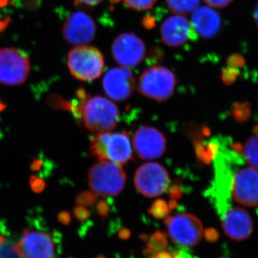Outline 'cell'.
<instances>
[{
  "label": "cell",
  "instance_id": "7c38bea8",
  "mask_svg": "<svg viewBox=\"0 0 258 258\" xmlns=\"http://www.w3.org/2000/svg\"><path fill=\"white\" fill-rule=\"evenodd\" d=\"M133 145L140 159L149 160L162 157L166 151V141L157 128L142 126L134 134Z\"/></svg>",
  "mask_w": 258,
  "mask_h": 258
},
{
  "label": "cell",
  "instance_id": "1f68e13d",
  "mask_svg": "<svg viewBox=\"0 0 258 258\" xmlns=\"http://www.w3.org/2000/svg\"><path fill=\"white\" fill-rule=\"evenodd\" d=\"M205 237L209 242H215L218 240L219 233L215 229L209 228L205 231Z\"/></svg>",
  "mask_w": 258,
  "mask_h": 258
},
{
  "label": "cell",
  "instance_id": "4dcf8cb0",
  "mask_svg": "<svg viewBox=\"0 0 258 258\" xmlns=\"http://www.w3.org/2000/svg\"><path fill=\"white\" fill-rule=\"evenodd\" d=\"M205 3L212 8H223L230 4L233 0H204Z\"/></svg>",
  "mask_w": 258,
  "mask_h": 258
},
{
  "label": "cell",
  "instance_id": "8d00e7d4",
  "mask_svg": "<svg viewBox=\"0 0 258 258\" xmlns=\"http://www.w3.org/2000/svg\"><path fill=\"white\" fill-rule=\"evenodd\" d=\"M10 22H11V18L9 16H6L3 19H0V32L4 31L5 29L8 28Z\"/></svg>",
  "mask_w": 258,
  "mask_h": 258
},
{
  "label": "cell",
  "instance_id": "52a82bcc",
  "mask_svg": "<svg viewBox=\"0 0 258 258\" xmlns=\"http://www.w3.org/2000/svg\"><path fill=\"white\" fill-rule=\"evenodd\" d=\"M164 223L167 227L171 240L179 247H194L202 240L203 235L202 222L191 214L166 216Z\"/></svg>",
  "mask_w": 258,
  "mask_h": 258
},
{
  "label": "cell",
  "instance_id": "d4e9b609",
  "mask_svg": "<svg viewBox=\"0 0 258 258\" xmlns=\"http://www.w3.org/2000/svg\"><path fill=\"white\" fill-rule=\"evenodd\" d=\"M76 203L83 207H91L97 201L96 194L91 191H83L76 198Z\"/></svg>",
  "mask_w": 258,
  "mask_h": 258
},
{
  "label": "cell",
  "instance_id": "9c48e42d",
  "mask_svg": "<svg viewBox=\"0 0 258 258\" xmlns=\"http://www.w3.org/2000/svg\"><path fill=\"white\" fill-rule=\"evenodd\" d=\"M134 184L139 193L155 198L165 192L169 184V176L164 166L157 163H147L137 169Z\"/></svg>",
  "mask_w": 258,
  "mask_h": 258
},
{
  "label": "cell",
  "instance_id": "b9f144b4",
  "mask_svg": "<svg viewBox=\"0 0 258 258\" xmlns=\"http://www.w3.org/2000/svg\"><path fill=\"white\" fill-rule=\"evenodd\" d=\"M254 20L258 26V4L256 6L255 9L254 10Z\"/></svg>",
  "mask_w": 258,
  "mask_h": 258
},
{
  "label": "cell",
  "instance_id": "4316f807",
  "mask_svg": "<svg viewBox=\"0 0 258 258\" xmlns=\"http://www.w3.org/2000/svg\"><path fill=\"white\" fill-rule=\"evenodd\" d=\"M244 64H245V60H244V57L239 54H233L227 59L228 66L235 68V69H240L243 67Z\"/></svg>",
  "mask_w": 258,
  "mask_h": 258
},
{
  "label": "cell",
  "instance_id": "7a4b0ae2",
  "mask_svg": "<svg viewBox=\"0 0 258 258\" xmlns=\"http://www.w3.org/2000/svg\"><path fill=\"white\" fill-rule=\"evenodd\" d=\"M88 184L93 192L102 197L117 196L125 184L124 171L119 164L110 161H100L88 172Z\"/></svg>",
  "mask_w": 258,
  "mask_h": 258
},
{
  "label": "cell",
  "instance_id": "8fae6325",
  "mask_svg": "<svg viewBox=\"0 0 258 258\" xmlns=\"http://www.w3.org/2000/svg\"><path fill=\"white\" fill-rule=\"evenodd\" d=\"M114 60L123 67H134L143 60L146 54L144 42L133 33H123L116 37L111 47Z\"/></svg>",
  "mask_w": 258,
  "mask_h": 258
},
{
  "label": "cell",
  "instance_id": "5bb4252c",
  "mask_svg": "<svg viewBox=\"0 0 258 258\" xmlns=\"http://www.w3.org/2000/svg\"><path fill=\"white\" fill-rule=\"evenodd\" d=\"M163 42L169 47H180L198 38L191 22L181 15H175L164 20L161 27Z\"/></svg>",
  "mask_w": 258,
  "mask_h": 258
},
{
  "label": "cell",
  "instance_id": "60d3db41",
  "mask_svg": "<svg viewBox=\"0 0 258 258\" xmlns=\"http://www.w3.org/2000/svg\"><path fill=\"white\" fill-rule=\"evenodd\" d=\"M169 210H174L178 207V203H176V200H171L170 202H169Z\"/></svg>",
  "mask_w": 258,
  "mask_h": 258
},
{
  "label": "cell",
  "instance_id": "5b68a950",
  "mask_svg": "<svg viewBox=\"0 0 258 258\" xmlns=\"http://www.w3.org/2000/svg\"><path fill=\"white\" fill-rule=\"evenodd\" d=\"M176 85L175 75L170 70L163 66H153L141 76L138 90L147 98L164 101L172 96Z\"/></svg>",
  "mask_w": 258,
  "mask_h": 258
},
{
  "label": "cell",
  "instance_id": "ba28073f",
  "mask_svg": "<svg viewBox=\"0 0 258 258\" xmlns=\"http://www.w3.org/2000/svg\"><path fill=\"white\" fill-rule=\"evenodd\" d=\"M28 55L14 47L0 50V83L18 86L25 82L30 73Z\"/></svg>",
  "mask_w": 258,
  "mask_h": 258
},
{
  "label": "cell",
  "instance_id": "44dd1931",
  "mask_svg": "<svg viewBox=\"0 0 258 258\" xmlns=\"http://www.w3.org/2000/svg\"><path fill=\"white\" fill-rule=\"evenodd\" d=\"M168 8L176 15H186L199 6L200 0H166Z\"/></svg>",
  "mask_w": 258,
  "mask_h": 258
},
{
  "label": "cell",
  "instance_id": "f35d334b",
  "mask_svg": "<svg viewBox=\"0 0 258 258\" xmlns=\"http://www.w3.org/2000/svg\"><path fill=\"white\" fill-rule=\"evenodd\" d=\"M25 6L28 9L34 10L40 6V0H26Z\"/></svg>",
  "mask_w": 258,
  "mask_h": 258
},
{
  "label": "cell",
  "instance_id": "f6af8a7d",
  "mask_svg": "<svg viewBox=\"0 0 258 258\" xmlns=\"http://www.w3.org/2000/svg\"><path fill=\"white\" fill-rule=\"evenodd\" d=\"M2 106H3V104H2V103H0V109H2Z\"/></svg>",
  "mask_w": 258,
  "mask_h": 258
},
{
  "label": "cell",
  "instance_id": "f546056e",
  "mask_svg": "<svg viewBox=\"0 0 258 258\" xmlns=\"http://www.w3.org/2000/svg\"><path fill=\"white\" fill-rule=\"evenodd\" d=\"M74 212L75 217H76L79 221H85V220L89 218V212L85 208V207L79 205V206L76 207V208H74Z\"/></svg>",
  "mask_w": 258,
  "mask_h": 258
},
{
  "label": "cell",
  "instance_id": "2e32d148",
  "mask_svg": "<svg viewBox=\"0 0 258 258\" xmlns=\"http://www.w3.org/2000/svg\"><path fill=\"white\" fill-rule=\"evenodd\" d=\"M226 235L232 240L248 239L253 231V223L248 212L240 208H229L221 216Z\"/></svg>",
  "mask_w": 258,
  "mask_h": 258
},
{
  "label": "cell",
  "instance_id": "8992f818",
  "mask_svg": "<svg viewBox=\"0 0 258 258\" xmlns=\"http://www.w3.org/2000/svg\"><path fill=\"white\" fill-rule=\"evenodd\" d=\"M55 242L50 233L43 230L24 229L13 250L19 258H54Z\"/></svg>",
  "mask_w": 258,
  "mask_h": 258
},
{
  "label": "cell",
  "instance_id": "e575fe53",
  "mask_svg": "<svg viewBox=\"0 0 258 258\" xmlns=\"http://www.w3.org/2000/svg\"><path fill=\"white\" fill-rule=\"evenodd\" d=\"M58 220L63 225H69L71 222V215L67 212H60L58 215Z\"/></svg>",
  "mask_w": 258,
  "mask_h": 258
},
{
  "label": "cell",
  "instance_id": "30bf717a",
  "mask_svg": "<svg viewBox=\"0 0 258 258\" xmlns=\"http://www.w3.org/2000/svg\"><path fill=\"white\" fill-rule=\"evenodd\" d=\"M231 194L237 203L243 206H258V169L242 168L236 172L231 184Z\"/></svg>",
  "mask_w": 258,
  "mask_h": 258
},
{
  "label": "cell",
  "instance_id": "83f0119b",
  "mask_svg": "<svg viewBox=\"0 0 258 258\" xmlns=\"http://www.w3.org/2000/svg\"><path fill=\"white\" fill-rule=\"evenodd\" d=\"M30 186L35 192L40 193L45 188V183L43 180L37 176H32L30 180Z\"/></svg>",
  "mask_w": 258,
  "mask_h": 258
},
{
  "label": "cell",
  "instance_id": "d6a6232c",
  "mask_svg": "<svg viewBox=\"0 0 258 258\" xmlns=\"http://www.w3.org/2000/svg\"><path fill=\"white\" fill-rule=\"evenodd\" d=\"M182 190L178 185H174L169 190V196L171 200H178L182 197Z\"/></svg>",
  "mask_w": 258,
  "mask_h": 258
},
{
  "label": "cell",
  "instance_id": "ac0fdd59",
  "mask_svg": "<svg viewBox=\"0 0 258 258\" xmlns=\"http://www.w3.org/2000/svg\"><path fill=\"white\" fill-rule=\"evenodd\" d=\"M168 246L167 237L165 233L157 231L154 232L148 242L147 247L144 249V254H155L165 251Z\"/></svg>",
  "mask_w": 258,
  "mask_h": 258
},
{
  "label": "cell",
  "instance_id": "836d02e7",
  "mask_svg": "<svg viewBox=\"0 0 258 258\" xmlns=\"http://www.w3.org/2000/svg\"><path fill=\"white\" fill-rule=\"evenodd\" d=\"M103 0H74L76 5H83V6L94 7L100 4Z\"/></svg>",
  "mask_w": 258,
  "mask_h": 258
},
{
  "label": "cell",
  "instance_id": "ffe728a7",
  "mask_svg": "<svg viewBox=\"0 0 258 258\" xmlns=\"http://www.w3.org/2000/svg\"><path fill=\"white\" fill-rule=\"evenodd\" d=\"M195 152L199 160L205 164H209L218 152V145L214 142L204 144L195 139Z\"/></svg>",
  "mask_w": 258,
  "mask_h": 258
},
{
  "label": "cell",
  "instance_id": "4fadbf2b",
  "mask_svg": "<svg viewBox=\"0 0 258 258\" xmlns=\"http://www.w3.org/2000/svg\"><path fill=\"white\" fill-rule=\"evenodd\" d=\"M96 26L89 15L75 12L66 18L63 25L64 39L73 45H85L94 39Z\"/></svg>",
  "mask_w": 258,
  "mask_h": 258
},
{
  "label": "cell",
  "instance_id": "603a6c76",
  "mask_svg": "<svg viewBox=\"0 0 258 258\" xmlns=\"http://www.w3.org/2000/svg\"><path fill=\"white\" fill-rule=\"evenodd\" d=\"M149 213L154 218H165L169 213V206L164 200H157L149 208Z\"/></svg>",
  "mask_w": 258,
  "mask_h": 258
},
{
  "label": "cell",
  "instance_id": "74e56055",
  "mask_svg": "<svg viewBox=\"0 0 258 258\" xmlns=\"http://www.w3.org/2000/svg\"><path fill=\"white\" fill-rule=\"evenodd\" d=\"M131 236V231L128 229L121 228L118 232V237L123 240H128Z\"/></svg>",
  "mask_w": 258,
  "mask_h": 258
},
{
  "label": "cell",
  "instance_id": "ab89813d",
  "mask_svg": "<svg viewBox=\"0 0 258 258\" xmlns=\"http://www.w3.org/2000/svg\"><path fill=\"white\" fill-rule=\"evenodd\" d=\"M149 258H174V254L171 253L170 252H159V253L154 254Z\"/></svg>",
  "mask_w": 258,
  "mask_h": 258
},
{
  "label": "cell",
  "instance_id": "cb8c5ba5",
  "mask_svg": "<svg viewBox=\"0 0 258 258\" xmlns=\"http://www.w3.org/2000/svg\"><path fill=\"white\" fill-rule=\"evenodd\" d=\"M123 3L132 9L144 11L152 9L157 0H123Z\"/></svg>",
  "mask_w": 258,
  "mask_h": 258
},
{
  "label": "cell",
  "instance_id": "e0dca14e",
  "mask_svg": "<svg viewBox=\"0 0 258 258\" xmlns=\"http://www.w3.org/2000/svg\"><path fill=\"white\" fill-rule=\"evenodd\" d=\"M191 25L198 35L205 38H212L220 32L221 18L215 10L208 7H198L191 15Z\"/></svg>",
  "mask_w": 258,
  "mask_h": 258
},
{
  "label": "cell",
  "instance_id": "7bdbcfd3",
  "mask_svg": "<svg viewBox=\"0 0 258 258\" xmlns=\"http://www.w3.org/2000/svg\"><path fill=\"white\" fill-rule=\"evenodd\" d=\"M9 3V0H0V8H4Z\"/></svg>",
  "mask_w": 258,
  "mask_h": 258
},
{
  "label": "cell",
  "instance_id": "3957f363",
  "mask_svg": "<svg viewBox=\"0 0 258 258\" xmlns=\"http://www.w3.org/2000/svg\"><path fill=\"white\" fill-rule=\"evenodd\" d=\"M81 114L86 128L95 133L109 132L115 128L119 119L118 107L101 96L93 97L85 101Z\"/></svg>",
  "mask_w": 258,
  "mask_h": 258
},
{
  "label": "cell",
  "instance_id": "ee69618b",
  "mask_svg": "<svg viewBox=\"0 0 258 258\" xmlns=\"http://www.w3.org/2000/svg\"><path fill=\"white\" fill-rule=\"evenodd\" d=\"M96 258H106V257H105V256H103V255H99V256H98V257H97Z\"/></svg>",
  "mask_w": 258,
  "mask_h": 258
},
{
  "label": "cell",
  "instance_id": "277c9868",
  "mask_svg": "<svg viewBox=\"0 0 258 258\" xmlns=\"http://www.w3.org/2000/svg\"><path fill=\"white\" fill-rule=\"evenodd\" d=\"M70 72L76 79L92 81L101 76L104 69V58L94 47L81 45L70 51L68 56Z\"/></svg>",
  "mask_w": 258,
  "mask_h": 258
},
{
  "label": "cell",
  "instance_id": "d6986e66",
  "mask_svg": "<svg viewBox=\"0 0 258 258\" xmlns=\"http://www.w3.org/2000/svg\"><path fill=\"white\" fill-rule=\"evenodd\" d=\"M241 152L243 154L247 164L258 169V134L250 137L246 142Z\"/></svg>",
  "mask_w": 258,
  "mask_h": 258
},
{
  "label": "cell",
  "instance_id": "f1b7e54d",
  "mask_svg": "<svg viewBox=\"0 0 258 258\" xmlns=\"http://www.w3.org/2000/svg\"><path fill=\"white\" fill-rule=\"evenodd\" d=\"M96 212L97 214L102 218H106L110 212L109 204L104 200H101L97 205Z\"/></svg>",
  "mask_w": 258,
  "mask_h": 258
},
{
  "label": "cell",
  "instance_id": "484cf974",
  "mask_svg": "<svg viewBox=\"0 0 258 258\" xmlns=\"http://www.w3.org/2000/svg\"><path fill=\"white\" fill-rule=\"evenodd\" d=\"M239 74H240L239 69L227 66V67L222 70V81L227 86H230V85L233 84L235 82Z\"/></svg>",
  "mask_w": 258,
  "mask_h": 258
},
{
  "label": "cell",
  "instance_id": "9a60e30c",
  "mask_svg": "<svg viewBox=\"0 0 258 258\" xmlns=\"http://www.w3.org/2000/svg\"><path fill=\"white\" fill-rule=\"evenodd\" d=\"M107 96L117 101H123L132 96L136 86L133 72L128 68H115L108 71L103 81Z\"/></svg>",
  "mask_w": 258,
  "mask_h": 258
},
{
  "label": "cell",
  "instance_id": "6da1fadb",
  "mask_svg": "<svg viewBox=\"0 0 258 258\" xmlns=\"http://www.w3.org/2000/svg\"><path fill=\"white\" fill-rule=\"evenodd\" d=\"M91 155L99 161H110L125 164L132 159L130 137L126 132L98 133L90 144Z\"/></svg>",
  "mask_w": 258,
  "mask_h": 258
},
{
  "label": "cell",
  "instance_id": "7402d4cb",
  "mask_svg": "<svg viewBox=\"0 0 258 258\" xmlns=\"http://www.w3.org/2000/svg\"><path fill=\"white\" fill-rule=\"evenodd\" d=\"M232 115L237 121H247L251 116L250 104L247 102L242 103H235L232 107Z\"/></svg>",
  "mask_w": 258,
  "mask_h": 258
},
{
  "label": "cell",
  "instance_id": "d590c367",
  "mask_svg": "<svg viewBox=\"0 0 258 258\" xmlns=\"http://www.w3.org/2000/svg\"><path fill=\"white\" fill-rule=\"evenodd\" d=\"M174 258H193L192 255L188 251L180 249L174 252Z\"/></svg>",
  "mask_w": 258,
  "mask_h": 258
}]
</instances>
